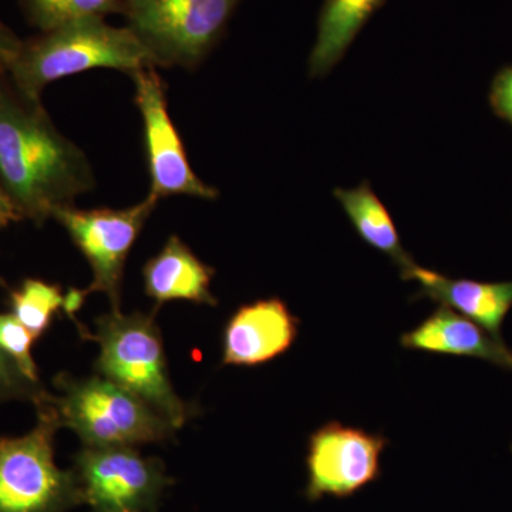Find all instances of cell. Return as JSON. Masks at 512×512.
<instances>
[{"instance_id":"603a6c76","label":"cell","mask_w":512,"mask_h":512,"mask_svg":"<svg viewBox=\"0 0 512 512\" xmlns=\"http://www.w3.org/2000/svg\"><path fill=\"white\" fill-rule=\"evenodd\" d=\"M18 221H22L18 212H16L13 205L10 204L8 197H6L5 192L0 188V229L9 227L10 224Z\"/></svg>"},{"instance_id":"5b68a950","label":"cell","mask_w":512,"mask_h":512,"mask_svg":"<svg viewBox=\"0 0 512 512\" xmlns=\"http://www.w3.org/2000/svg\"><path fill=\"white\" fill-rule=\"evenodd\" d=\"M35 407L32 430L0 436V512H66L84 504L76 471L55 461V412L45 399Z\"/></svg>"},{"instance_id":"8992f818","label":"cell","mask_w":512,"mask_h":512,"mask_svg":"<svg viewBox=\"0 0 512 512\" xmlns=\"http://www.w3.org/2000/svg\"><path fill=\"white\" fill-rule=\"evenodd\" d=\"M241 0H124L127 28L154 67L200 66L221 42Z\"/></svg>"},{"instance_id":"d6986e66","label":"cell","mask_w":512,"mask_h":512,"mask_svg":"<svg viewBox=\"0 0 512 512\" xmlns=\"http://www.w3.org/2000/svg\"><path fill=\"white\" fill-rule=\"evenodd\" d=\"M36 339L12 313H0V350L13 360L30 379L40 382L33 345Z\"/></svg>"},{"instance_id":"30bf717a","label":"cell","mask_w":512,"mask_h":512,"mask_svg":"<svg viewBox=\"0 0 512 512\" xmlns=\"http://www.w3.org/2000/svg\"><path fill=\"white\" fill-rule=\"evenodd\" d=\"M389 443L380 434H370L356 427L330 421L309 439V501L325 495L349 497L380 476V454Z\"/></svg>"},{"instance_id":"ffe728a7","label":"cell","mask_w":512,"mask_h":512,"mask_svg":"<svg viewBox=\"0 0 512 512\" xmlns=\"http://www.w3.org/2000/svg\"><path fill=\"white\" fill-rule=\"evenodd\" d=\"M49 394L42 382L30 379L5 352L0 350V403H39Z\"/></svg>"},{"instance_id":"8fae6325","label":"cell","mask_w":512,"mask_h":512,"mask_svg":"<svg viewBox=\"0 0 512 512\" xmlns=\"http://www.w3.org/2000/svg\"><path fill=\"white\" fill-rule=\"evenodd\" d=\"M299 332V319L278 298L241 306L224 329L222 363L254 367L289 350Z\"/></svg>"},{"instance_id":"7c38bea8","label":"cell","mask_w":512,"mask_h":512,"mask_svg":"<svg viewBox=\"0 0 512 512\" xmlns=\"http://www.w3.org/2000/svg\"><path fill=\"white\" fill-rule=\"evenodd\" d=\"M404 281H416V298H430L473 320L493 338L503 340L501 326L512 308V281L478 282L471 279H451L440 272L417 264L404 276Z\"/></svg>"},{"instance_id":"7402d4cb","label":"cell","mask_w":512,"mask_h":512,"mask_svg":"<svg viewBox=\"0 0 512 512\" xmlns=\"http://www.w3.org/2000/svg\"><path fill=\"white\" fill-rule=\"evenodd\" d=\"M20 45L22 39L5 23L0 22V76L8 72L9 64L18 53Z\"/></svg>"},{"instance_id":"3957f363","label":"cell","mask_w":512,"mask_h":512,"mask_svg":"<svg viewBox=\"0 0 512 512\" xmlns=\"http://www.w3.org/2000/svg\"><path fill=\"white\" fill-rule=\"evenodd\" d=\"M154 315L111 311L94 320V333L84 329L82 336L100 346L94 365L100 376L143 400L178 430L200 409L175 393Z\"/></svg>"},{"instance_id":"6da1fadb","label":"cell","mask_w":512,"mask_h":512,"mask_svg":"<svg viewBox=\"0 0 512 512\" xmlns=\"http://www.w3.org/2000/svg\"><path fill=\"white\" fill-rule=\"evenodd\" d=\"M96 187L89 158L60 133L42 100L0 76V188L20 220L43 227Z\"/></svg>"},{"instance_id":"5bb4252c","label":"cell","mask_w":512,"mask_h":512,"mask_svg":"<svg viewBox=\"0 0 512 512\" xmlns=\"http://www.w3.org/2000/svg\"><path fill=\"white\" fill-rule=\"evenodd\" d=\"M141 275L144 291L156 303L154 313L171 301L218 305L210 289L215 269L202 262L177 235H171L161 251L148 259Z\"/></svg>"},{"instance_id":"4fadbf2b","label":"cell","mask_w":512,"mask_h":512,"mask_svg":"<svg viewBox=\"0 0 512 512\" xmlns=\"http://www.w3.org/2000/svg\"><path fill=\"white\" fill-rule=\"evenodd\" d=\"M400 343L406 349L436 355L476 357L512 370V350L504 340L493 338L473 320L443 305L417 328L404 333Z\"/></svg>"},{"instance_id":"277c9868","label":"cell","mask_w":512,"mask_h":512,"mask_svg":"<svg viewBox=\"0 0 512 512\" xmlns=\"http://www.w3.org/2000/svg\"><path fill=\"white\" fill-rule=\"evenodd\" d=\"M57 394L46 403L60 429L74 431L84 447H134L173 439L175 427L119 384L106 377H74L59 373L53 379Z\"/></svg>"},{"instance_id":"e0dca14e","label":"cell","mask_w":512,"mask_h":512,"mask_svg":"<svg viewBox=\"0 0 512 512\" xmlns=\"http://www.w3.org/2000/svg\"><path fill=\"white\" fill-rule=\"evenodd\" d=\"M67 292L62 286L28 278L9 293L10 313L35 336L42 338L59 311L66 312Z\"/></svg>"},{"instance_id":"9a60e30c","label":"cell","mask_w":512,"mask_h":512,"mask_svg":"<svg viewBox=\"0 0 512 512\" xmlns=\"http://www.w3.org/2000/svg\"><path fill=\"white\" fill-rule=\"evenodd\" d=\"M387 0H325L318 20V36L309 57V76H328L345 57L360 30Z\"/></svg>"},{"instance_id":"9c48e42d","label":"cell","mask_w":512,"mask_h":512,"mask_svg":"<svg viewBox=\"0 0 512 512\" xmlns=\"http://www.w3.org/2000/svg\"><path fill=\"white\" fill-rule=\"evenodd\" d=\"M136 90V106L143 120L144 150L150 197L157 201L175 195L215 200L217 188L201 180L192 170L183 138L168 113L165 84L156 67H146L131 74Z\"/></svg>"},{"instance_id":"ac0fdd59","label":"cell","mask_w":512,"mask_h":512,"mask_svg":"<svg viewBox=\"0 0 512 512\" xmlns=\"http://www.w3.org/2000/svg\"><path fill=\"white\" fill-rule=\"evenodd\" d=\"M124 0H20L29 23L40 32L89 18L120 13Z\"/></svg>"},{"instance_id":"44dd1931","label":"cell","mask_w":512,"mask_h":512,"mask_svg":"<svg viewBox=\"0 0 512 512\" xmlns=\"http://www.w3.org/2000/svg\"><path fill=\"white\" fill-rule=\"evenodd\" d=\"M490 103L494 113L512 126V66L504 67L495 74Z\"/></svg>"},{"instance_id":"ba28073f","label":"cell","mask_w":512,"mask_h":512,"mask_svg":"<svg viewBox=\"0 0 512 512\" xmlns=\"http://www.w3.org/2000/svg\"><path fill=\"white\" fill-rule=\"evenodd\" d=\"M73 470L93 512H156L171 484L163 463L134 447H84Z\"/></svg>"},{"instance_id":"52a82bcc","label":"cell","mask_w":512,"mask_h":512,"mask_svg":"<svg viewBox=\"0 0 512 512\" xmlns=\"http://www.w3.org/2000/svg\"><path fill=\"white\" fill-rule=\"evenodd\" d=\"M158 202L148 195L138 204L121 210H79L69 205L53 212V220L62 225L92 268V282L82 289L86 298L92 293H104L109 296L111 311L120 312L128 254Z\"/></svg>"},{"instance_id":"2e32d148","label":"cell","mask_w":512,"mask_h":512,"mask_svg":"<svg viewBox=\"0 0 512 512\" xmlns=\"http://www.w3.org/2000/svg\"><path fill=\"white\" fill-rule=\"evenodd\" d=\"M333 195L342 205L360 238L370 247L389 256L399 266L402 278L417 265L413 256L404 249L392 215L377 197L369 181H363L356 188H335Z\"/></svg>"},{"instance_id":"7a4b0ae2","label":"cell","mask_w":512,"mask_h":512,"mask_svg":"<svg viewBox=\"0 0 512 512\" xmlns=\"http://www.w3.org/2000/svg\"><path fill=\"white\" fill-rule=\"evenodd\" d=\"M146 67L154 64L130 29L89 18L22 40L6 73L20 92L42 100L50 83L74 74L114 69L131 76Z\"/></svg>"}]
</instances>
